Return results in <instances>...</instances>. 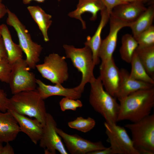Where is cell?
Masks as SVG:
<instances>
[{
    "mask_svg": "<svg viewBox=\"0 0 154 154\" xmlns=\"http://www.w3.org/2000/svg\"><path fill=\"white\" fill-rule=\"evenodd\" d=\"M118 100L117 121L137 122L150 114L154 107V87L138 90Z\"/></svg>",
    "mask_w": 154,
    "mask_h": 154,
    "instance_id": "1",
    "label": "cell"
},
{
    "mask_svg": "<svg viewBox=\"0 0 154 154\" xmlns=\"http://www.w3.org/2000/svg\"><path fill=\"white\" fill-rule=\"evenodd\" d=\"M89 102L94 110L101 115L109 124H116L119 104L114 97L104 89L99 76L94 77L90 82Z\"/></svg>",
    "mask_w": 154,
    "mask_h": 154,
    "instance_id": "2",
    "label": "cell"
},
{
    "mask_svg": "<svg viewBox=\"0 0 154 154\" xmlns=\"http://www.w3.org/2000/svg\"><path fill=\"white\" fill-rule=\"evenodd\" d=\"M13 95L9 98L11 108V110L34 117L44 125L47 113L44 100L36 89Z\"/></svg>",
    "mask_w": 154,
    "mask_h": 154,
    "instance_id": "3",
    "label": "cell"
},
{
    "mask_svg": "<svg viewBox=\"0 0 154 154\" xmlns=\"http://www.w3.org/2000/svg\"><path fill=\"white\" fill-rule=\"evenodd\" d=\"M6 19L7 24L14 29L19 42V45L26 56V61L30 68H36L40 60L42 49L41 46L34 42L26 27L17 16L8 8Z\"/></svg>",
    "mask_w": 154,
    "mask_h": 154,
    "instance_id": "4",
    "label": "cell"
},
{
    "mask_svg": "<svg viewBox=\"0 0 154 154\" xmlns=\"http://www.w3.org/2000/svg\"><path fill=\"white\" fill-rule=\"evenodd\" d=\"M66 58H70L74 67L82 74L81 80L79 85L84 90L86 85L90 82L95 77L94 70L95 65L93 62L92 53L87 46L76 48L72 45L64 44Z\"/></svg>",
    "mask_w": 154,
    "mask_h": 154,
    "instance_id": "5",
    "label": "cell"
},
{
    "mask_svg": "<svg viewBox=\"0 0 154 154\" xmlns=\"http://www.w3.org/2000/svg\"><path fill=\"white\" fill-rule=\"evenodd\" d=\"M127 124L125 127L131 131V140L138 151L147 149L154 152V114L140 120Z\"/></svg>",
    "mask_w": 154,
    "mask_h": 154,
    "instance_id": "6",
    "label": "cell"
},
{
    "mask_svg": "<svg viewBox=\"0 0 154 154\" xmlns=\"http://www.w3.org/2000/svg\"><path fill=\"white\" fill-rule=\"evenodd\" d=\"M66 58L57 53H51L45 57L43 63L37 64L36 68L44 78L55 84H62L69 78Z\"/></svg>",
    "mask_w": 154,
    "mask_h": 154,
    "instance_id": "7",
    "label": "cell"
},
{
    "mask_svg": "<svg viewBox=\"0 0 154 154\" xmlns=\"http://www.w3.org/2000/svg\"><path fill=\"white\" fill-rule=\"evenodd\" d=\"M30 69L25 59L23 58L11 64L8 84L13 94L36 89L37 79Z\"/></svg>",
    "mask_w": 154,
    "mask_h": 154,
    "instance_id": "8",
    "label": "cell"
},
{
    "mask_svg": "<svg viewBox=\"0 0 154 154\" xmlns=\"http://www.w3.org/2000/svg\"><path fill=\"white\" fill-rule=\"evenodd\" d=\"M104 125L112 154H140L124 127L105 122Z\"/></svg>",
    "mask_w": 154,
    "mask_h": 154,
    "instance_id": "9",
    "label": "cell"
},
{
    "mask_svg": "<svg viewBox=\"0 0 154 154\" xmlns=\"http://www.w3.org/2000/svg\"><path fill=\"white\" fill-rule=\"evenodd\" d=\"M57 127L53 117L47 113L43 134L39 141V146L44 149L45 154H55L56 151L60 154H68L61 138L56 131Z\"/></svg>",
    "mask_w": 154,
    "mask_h": 154,
    "instance_id": "10",
    "label": "cell"
},
{
    "mask_svg": "<svg viewBox=\"0 0 154 154\" xmlns=\"http://www.w3.org/2000/svg\"><path fill=\"white\" fill-rule=\"evenodd\" d=\"M56 131L63 140L68 151L71 154H90L106 148L101 141L93 142L77 134H70L58 128Z\"/></svg>",
    "mask_w": 154,
    "mask_h": 154,
    "instance_id": "11",
    "label": "cell"
},
{
    "mask_svg": "<svg viewBox=\"0 0 154 154\" xmlns=\"http://www.w3.org/2000/svg\"><path fill=\"white\" fill-rule=\"evenodd\" d=\"M109 21V32L107 37L102 40L99 52V57L102 62L109 60L113 58L119 31L123 28L129 27L131 23L111 16Z\"/></svg>",
    "mask_w": 154,
    "mask_h": 154,
    "instance_id": "12",
    "label": "cell"
},
{
    "mask_svg": "<svg viewBox=\"0 0 154 154\" xmlns=\"http://www.w3.org/2000/svg\"><path fill=\"white\" fill-rule=\"evenodd\" d=\"M99 76L105 90L114 97L121 80L120 70L116 65L113 57L102 62L100 66Z\"/></svg>",
    "mask_w": 154,
    "mask_h": 154,
    "instance_id": "13",
    "label": "cell"
},
{
    "mask_svg": "<svg viewBox=\"0 0 154 154\" xmlns=\"http://www.w3.org/2000/svg\"><path fill=\"white\" fill-rule=\"evenodd\" d=\"M38 86L36 89L44 100L52 96H58L79 99L82 97L84 90L78 85L73 88H65L62 84L54 85L45 84L39 79H36Z\"/></svg>",
    "mask_w": 154,
    "mask_h": 154,
    "instance_id": "14",
    "label": "cell"
},
{
    "mask_svg": "<svg viewBox=\"0 0 154 154\" xmlns=\"http://www.w3.org/2000/svg\"><path fill=\"white\" fill-rule=\"evenodd\" d=\"M8 110L16 120L21 131L26 134L34 144H37L42 136L44 125L36 119H32L12 110Z\"/></svg>",
    "mask_w": 154,
    "mask_h": 154,
    "instance_id": "15",
    "label": "cell"
},
{
    "mask_svg": "<svg viewBox=\"0 0 154 154\" xmlns=\"http://www.w3.org/2000/svg\"><path fill=\"white\" fill-rule=\"evenodd\" d=\"M121 80L118 90L114 97L119 100L139 90L154 87V84L135 79L131 77L126 69L120 70Z\"/></svg>",
    "mask_w": 154,
    "mask_h": 154,
    "instance_id": "16",
    "label": "cell"
},
{
    "mask_svg": "<svg viewBox=\"0 0 154 154\" xmlns=\"http://www.w3.org/2000/svg\"><path fill=\"white\" fill-rule=\"evenodd\" d=\"M105 9V6L101 0H79L76 9L69 12L68 15L80 20L83 29H85L86 22L82 19V15L85 13H89L92 15L90 20L94 21L97 19L98 13Z\"/></svg>",
    "mask_w": 154,
    "mask_h": 154,
    "instance_id": "17",
    "label": "cell"
},
{
    "mask_svg": "<svg viewBox=\"0 0 154 154\" xmlns=\"http://www.w3.org/2000/svg\"><path fill=\"white\" fill-rule=\"evenodd\" d=\"M16 120L9 110L0 112V141L9 143L14 140L21 132Z\"/></svg>",
    "mask_w": 154,
    "mask_h": 154,
    "instance_id": "18",
    "label": "cell"
},
{
    "mask_svg": "<svg viewBox=\"0 0 154 154\" xmlns=\"http://www.w3.org/2000/svg\"><path fill=\"white\" fill-rule=\"evenodd\" d=\"M144 4L142 2H138L118 5L113 8L110 16L132 23L146 9Z\"/></svg>",
    "mask_w": 154,
    "mask_h": 154,
    "instance_id": "19",
    "label": "cell"
},
{
    "mask_svg": "<svg viewBox=\"0 0 154 154\" xmlns=\"http://www.w3.org/2000/svg\"><path fill=\"white\" fill-rule=\"evenodd\" d=\"M101 19L100 23L94 35L88 36L84 43L85 46L90 49L92 53L93 60L95 65L100 62L99 52L102 40L101 35L102 30L109 21L110 14L105 9L100 11Z\"/></svg>",
    "mask_w": 154,
    "mask_h": 154,
    "instance_id": "20",
    "label": "cell"
},
{
    "mask_svg": "<svg viewBox=\"0 0 154 154\" xmlns=\"http://www.w3.org/2000/svg\"><path fill=\"white\" fill-rule=\"evenodd\" d=\"M0 33L9 62L12 64L18 60L23 58V51L19 44L13 42L9 31L6 25H0Z\"/></svg>",
    "mask_w": 154,
    "mask_h": 154,
    "instance_id": "21",
    "label": "cell"
},
{
    "mask_svg": "<svg viewBox=\"0 0 154 154\" xmlns=\"http://www.w3.org/2000/svg\"><path fill=\"white\" fill-rule=\"evenodd\" d=\"M27 9L38 25L44 41L45 42L48 41L49 39L48 31L52 23V15L46 13L38 5L29 6L27 7Z\"/></svg>",
    "mask_w": 154,
    "mask_h": 154,
    "instance_id": "22",
    "label": "cell"
},
{
    "mask_svg": "<svg viewBox=\"0 0 154 154\" xmlns=\"http://www.w3.org/2000/svg\"><path fill=\"white\" fill-rule=\"evenodd\" d=\"M154 18V5H150L129 27L133 36L136 39L143 32L152 25Z\"/></svg>",
    "mask_w": 154,
    "mask_h": 154,
    "instance_id": "23",
    "label": "cell"
},
{
    "mask_svg": "<svg viewBox=\"0 0 154 154\" xmlns=\"http://www.w3.org/2000/svg\"><path fill=\"white\" fill-rule=\"evenodd\" d=\"M135 52L148 74L154 79V46H138Z\"/></svg>",
    "mask_w": 154,
    "mask_h": 154,
    "instance_id": "24",
    "label": "cell"
},
{
    "mask_svg": "<svg viewBox=\"0 0 154 154\" xmlns=\"http://www.w3.org/2000/svg\"><path fill=\"white\" fill-rule=\"evenodd\" d=\"M121 45L119 52L122 59L130 63L133 55L138 46V43L132 35L126 34L121 39Z\"/></svg>",
    "mask_w": 154,
    "mask_h": 154,
    "instance_id": "25",
    "label": "cell"
},
{
    "mask_svg": "<svg viewBox=\"0 0 154 154\" xmlns=\"http://www.w3.org/2000/svg\"><path fill=\"white\" fill-rule=\"evenodd\" d=\"M130 63L131 70L129 73L131 77L135 79L154 84V79L147 72L135 52Z\"/></svg>",
    "mask_w": 154,
    "mask_h": 154,
    "instance_id": "26",
    "label": "cell"
},
{
    "mask_svg": "<svg viewBox=\"0 0 154 154\" xmlns=\"http://www.w3.org/2000/svg\"><path fill=\"white\" fill-rule=\"evenodd\" d=\"M96 124L95 120L91 117L84 118L80 116L73 121L68 122V125L71 128L85 133L93 129Z\"/></svg>",
    "mask_w": 154,
    "mask_h": 154,
    "instance_id": "27",
    "label": "cell"
},
{
    "mask_svg": "<svg viewBox=\"0 0 154 154\" xmlns=\"http://www.w3.org/2000/svg\"><path fill=\"white\" fill-rule=\"evenodd\" d=\"M138 46L146 47L154 46V27L152 25L142 33L136 39Z\"/></svg>",
    "mask_w": 154,
    "mask_h": 154,
    "instance_id": "28",
    "label": "cell"
},
{
    "mask_svg": "<svg viewBox=\"0 0 154 154\" xmlns=\"http://www.w3.org/2000/svg\"><path fill=\"white\" fill-rule=\"evenodd\" d=\"M59 104L60 109L63 112L67 110L75 111L83 106L82 102L79 99L66 97L62 98Z\"/></svg>",
    "mask_w": 154,
    "mask_h": 154,
    "instance_id": "29",
    "label": "cell"
},
{
    "mask_svg": "<svg viewBox=\"0 0 154 154\" xmlns=\"http://www.w3.org/2000/svg\"><path fill=\"white\" fill-rule=\"evenodd\" d=\"M11 69V64L9 62L7 58L0 60V80L8 83Z\"/></svg>",
    "mask_w": 154,
    "mask_h": 154,
    "instance_id": "30",
    "label": "cell"
},
{
    "mask_svg": "<svg viewBox=\"0 0 154 154\" xmlns=\"http://www.w3.org/2000/svg\"><path fill=\"white\" fill-rule=\"evenodd\" d=\"M11 109L9 98L7 97L6 93L0 87V111L5 112Z\"/></svg>",
    "mask_w": 154,
    "mask_h": 154,
    "instance_id": "31",
    "label": "cell"
},
{
    "mask_svg": "<svg viewBox=\"0 0 154 154\" xmlns=\"http://www.w3.org/2000/svg\"><path fill=\"white\" fill-rule=\"evenodd\" d=\"M108 12L110 14L113 8L116 6L125 3L121 0H101Z\"/></svg>",
    "mask_w": 154,
    "mask_h": 154,
    "instance_id": "32",
    "label": "cell"
},
{
    "mask_svg": "<svg viewBox=\"0 0 154 154\" xmlns=\"http://www.w3.org/2000/svg\"><path fill=\"white\" fill-rule=\"evenodd\" d=\"M7 58V52L5 49L3 40L0 37V60L3 59Z\"/></svg>",
    "mask_w": 154,
    "mask_h": 154,
    "instance_id": "33",
    "label": "cell"
},
{
    "mask_svg": "<svg viewBox=\"0 0 154 154\" xmlns=\"http://www.w3.org/2000/svg\"><path fill=\"white\" fill-rule=\"evenodd\" d=\"M15 154L14 150L9 143H6V145L4 146L3 154Z\"/></svg>",
    "mask_w": 154,
    "mask_h": 154,
    "instance_id": "34",
    "label": "cell"
},
{
    "mask_svg": "<svg viewBox=\"0 0 154 154\" xmlns=\"http://www.w3.org/2000/svg\"><path fill=\"white\" fill-rule=\"evenodd\" d=\"M90 154H112V152L109 147L104 149L92 152Z\"/></svg>",
    "mask_w": 154,
    "mask_h": 154,
    "instance_id": "35",
    "label": "cell"
},
{
    "mask_svg": "<svg viewBox=\"0 0 154 154\" xmlns=\"http://www.w3.org/2000/svg\"><path fill=\"white\" fill-rule=\"evenodd\" d=\"M7 9L4 4L0 3V19L7 14Z\"/></svg>",
    "mask_w": 154,
    "mask_h": 154,
    "instance_id": "36",
    "label": "cell"
},
{
    "mask_svg": "<svg viewBox=\"0 0 154 154\" xmlns=\"http://www.w3.org/2000/svg\"><path fill=\"white\" fill-rule=\"evenodd\" d=\"M23 3L24 4H29L31 1H34L38 3H42L45 0H22ZM58 1H60L61 0H57Z\"/></svg>",
    "mask_w": 154,
    "mask_h": 154,
    "instance_id": "37",
    "label": "cell"
},
{
    "mask_svg": "<svg viewBox=\"0 0 154 154\" xmlns=\"http://www.w3.org/2000/svg\"><path fill=\"white\" fill-rule=\"evenodd\" d=\"M125 3L141 2L143 3V0H121Z\"/></svg>",
    "mask_w": 154,
    "mask_h": 154,
    "instance_id": "38",
    "label": "cell"
},
{
    "mask_svg": "<svg viewBox=\"0 0 154 154\" xmlns=\"http://www.w3.org/2000/svg\"><path fill=\"white\" fill-rule=\"evenodd\" d=\"M143 3L144 4L147 3L149 5H152L154 4V0H143Z\"/></svg>",
    "mask_w": 154,
    "mask_h": 154,
    "instance_id": "39",
    "label": "cell"
},
{
    "mask_svg": "<svg viewBox=\"0 0 154 154\" xmlns=\"http://www.w3.org/2000/svg\"><path fill=\"white\" fill-rule=\"evenodd\" d=\"M2 143L3 142L0 141V154H3L4 146Z\"/></svg>",
    "mask_w": 154,
    "mask_h": 154,
    "instance_id": "40",
    "label": "cell"
},
{
    "mask_svg": "<svg viewBox=\"0 0 154 154\" xmlns=\"http://www.w3.org/2000/svg\"><path fill=\"white\" fill-rule=\"evenodd\" d=\"M2 0H0V3H1L2 2Z\"/></svg>",
    "mask_w": 154,
    "mask_h": 154,
    "instance_id": "41",
    "label": "cell"
},
{
    "mask_svg": "<svg viewBox=\"0 0 154 154\" xmlns=\"http://www.w3.org/2000/svg\"><path fill=\"white\" fill-rule=\"evenodd\" d=\"M1 37V34H0V37Z\"/></svg>",
    "mask_w": 154,
    "mask_h": 154,
    "instance_id": "42",
    "label": "cell"
}]
</instances>
